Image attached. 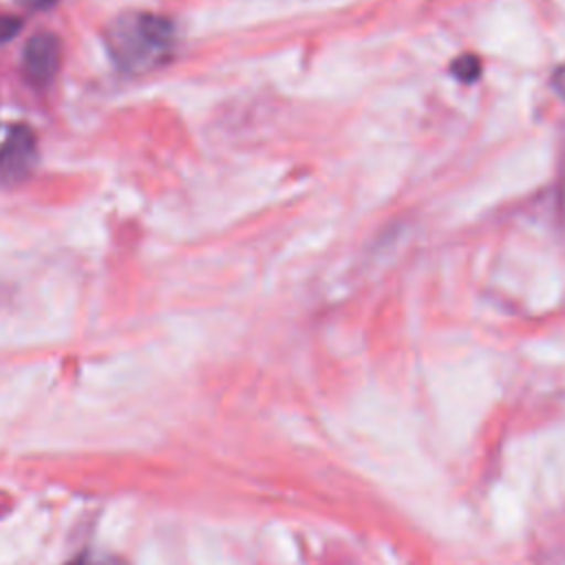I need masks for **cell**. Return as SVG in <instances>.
<instances>
[{
  "instance_id": "cell-1",
  "label": "cell",
  "mask_w": 565,
  "mask_h": 565,
  "mask_svg": "<svg viewBox=\"0 0 565 565\" xmlns=\"http://www.w3.org/2000/svg\"><path fill=\"white\" fill-rule=\"evenodd\" d=\"M106 49L126 75H146L170 62L177 49V31L166 15L124 11L106 26Z\"/></svg>"
},
{
  "instance_id": "cell-2",
  "label": "cell",
  "mask_w": 565,
  "mask_h": 565,
  "mask_svg": "<svg viewBox=\"0 0 565 565\" xmlns=\"http://www.w3.org/2000/svg\"><path fill=\"white\" fill-rule=\"evenodd\" d=\"M38 166V137L33 128L11 126L0 143V179L9 185L24 181Z\"/></svg>"
},
{
  "instance_id": "cell-3",
  "label": "cell",
  "mask_w": 565,
  "mask_h": 565,
  "mask_svg": "<svg viewBox=\"0 0 565 565\" xmlns=\"http://www.w3.org/2000/svg\"><path fill=\"white\" fill-rule=\"evenodd\" d=\"M62 66V42L53 33H35L29 38L22 53V73L24 77L38 86H49Z\"/></svg>"
},
{
  "instance_id": "cell-4",
  "label": "cell",
  "mask_w": 565,
  "mask_h": 565,
  "mask_svg": "<svg viewBox=\"0 0 565 565\" xmlns=\"http://www.w3.org/2000/svg\"><path fill=\"white\" fill-rule=\"evenodd\" d=\"M452 73L461 79V82H475L481 73V64L475 55H461L452 62Z\"/></svg>"
},
{
  "instance_id": "cell-5",
  "label": "cell",
  "mask_w": 565,
  "mask_h": 565,
  "mask_svg": "<svg viewBox=\"0 0 565 565\" xmlns=\"http://www.w3.org/2000/svg\"><path fill=\"white\" fill-rule=\"evenodd\" d=\"M20 18L11 13H0V44L9 42L18 31H20Z\"/></svg>"
},
{
  "instance_id": "cell-6",
  "label": "cell",
  "mask_w": 565,
  "mask_h": 565,
  "mask_svg": "<svg viewBox=\"0 0 565 565\" xmlns=\"http://www.w3.org/2000/svg\"><path fill=\"white\" fill-rule=\"evenodd\" d=\"M66 565H124L121 561H115V558H108V556H93V554H82L77 558H73L71 563Z\"/></svg>"
},
{
  "instance_id": "cell-7",
  "label": "cell",
  "mask_w": 565,
  "mask_h": 565,
  "mask_svg": "<svg viewBox=\"0 0 565 565\" xmlns=\"http://www.w3.org/2000/svg\"><path fill=\"white\" fill-rule=\"evenodd\" d=\"M552 84H554V88L558 90V95L565 97V64H561V66L554 71Z\"/></svg>"
},
{
  "instance_id": "cell-8",
  "label": "cell",
  "mask_w": 565,
  "mask_h": 565,
  "mask_svg": "<svg viewBox=\"0 0 565 565\" xmlns=\"http://www.w3.org/2000/svg\"><path fill=\"white\" fill-rule=\"evenodd\" d=\"M26 9H49L51 4H55L57 0H20Z\"/></svg>"
}]
</instances>
